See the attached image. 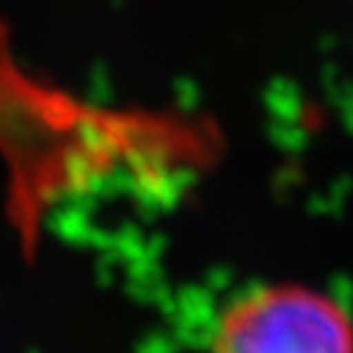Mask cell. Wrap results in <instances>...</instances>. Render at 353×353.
I'll return each mask as SVG.
<instances>
[{
  "mask_svg": "<svg viewBox=\"0 0 353 353\" xmlns=\"http://www.w3.org/2000/svg\"><path fill=\"white\" fill-rule=\"evenodd\" d=\"M212 353H353V325L316 290L272 285L228 309Z\"/></svg>",
  "mask_w": 353,
  "mask_h": 353,
  "instance_id": "obj_1",
  "label": "cell"
}]
</instances>
